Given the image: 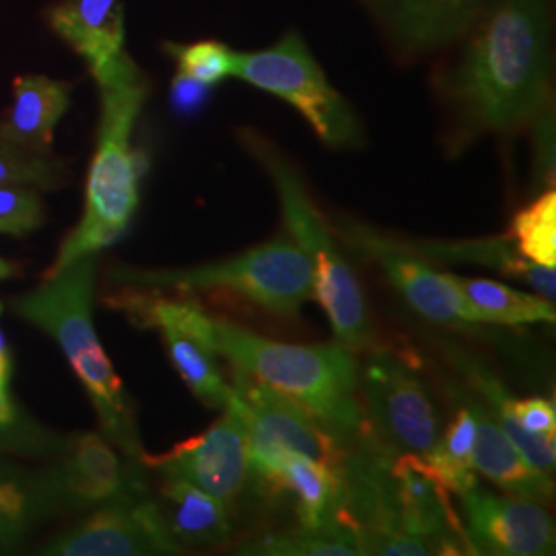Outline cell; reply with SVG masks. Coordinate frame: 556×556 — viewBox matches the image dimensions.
<instances>
[{
  "label": "cell",
  "instance_id": "6da1fadb",
  "mask_svg": "<svg viewBox=\"0 0 556 556\" xmlns=\"http://www.w3.org/2000/svg\"><path fill=\"white\" fill-rule=\"evenodd\" d=\"M450 155L528 130L553 96V2L486 0L431 77Z\"/></svg>",
  "mask_w": 556,
  "mask_h": 556
},
{
  "label": "cell",
  "instance_id": "7a4b0ae2",
  "mask_svg": "<svg viewBox=\"0 0 556 556\" xmlns=\"http://www.w3.org/2000/svg\"><path fill=\"white\" fill-rule=\"evenodd\" d=\"M91 77L100 89V126L87 176L85 208L77 227L62 239L43 280L56 277L75 260L100 254L116 243L139 208L144 157L135 149L132 135L151 85L128 52Z\"/></svg>",
  "mask_w": 556,
  "mask_h": 556
},
{
  "label": "cell",
  "instance_id": "3957f363",
  "mask_svg": "<svg viewBox=\"0 0 556 556\" xmlns=\"http://www.w3.org/2000/svg\"><path fill=\"white\" fill-rule=\"evenodd\" d=\"M96 266L98 254L75 260L38 289L11 299L9 307L59 344L98 413L101 435L128 462L142 466L144 447L132 397L126 394L93 326Z\"/></svg>",
  "mask_w": 556,
  "mask_h": 556
},
{
  "label": "cell",
  "instance_id": "277c9868",
  "mask_svg": "<svg viewBox=\"0 0 556 556\" xmlns=\"http://www.w3.org/2000/svg\"><path fill=\"white\" fill-rule=\"evenodd\" d=\"M215 344L236 374L295 400L344 447L365 433L357 357L344 344H287L225 319H215Z\"/></svg>",
  "mask_w": 556,
  "mask_h": 556
},
{
  "label": "cell",
  "instance_id": "5b68a950",
  "mask_svg": "<svg viewBox=\"0 0 556 556\" xmlns=\"http://www.w3.org/2000/svg\"><path fill=\"white\" fill-rule=\"evenodd\" d=\"M238 140L243 151L275 184L289 238L312 262L314 298L318 299L330 319L334 340L355 353L369 349L374 340V324L369 318L367 299L355 270L338 250L328 220L309 197L298 165L280 151L277 142L254 128H239Z\"/></svg>",
  "mask_w": 556,
  "mask_h": 556
},
{
  "label": "cell",
  "instance_id": "8992f818",
  "mask_svg": "<svg viewBox=\"0 0 556 556\" xmlns=\"http://www.w3.org/2000/svg\"><path fill=\"white\" fill-rule=\"evenodd\" d=\"M110 285L157 293H229L280 319H295L314 299L312 262L289 236L254 245L243 254L188 268L112 266Z\"/></svg>",
  "mask_w": 556,
  "mask_h": 556
},
{
  "label": "cell",
  "instance_id": "52a82bcc",
  "mask_svg": "<svg viewBox=\"0 0 556 556\" xmlns=\"http://www.w3.org/2000/svg\"><path fill=\"white\" fill-rule=\"evenodd\" d=\"M233 77L295 108L326 147H365L355 108L328 80L298 31L282 34L268 48L238 52Z\"/></svg>",
  "mask_w": 556,
  "mask_h": 556
},
{
  "label": "cell",
  "instance_id": "ba28073f",
  "mask_svg": "<svg viewBox=\"0 0 556 556\" xmlns=\"http://www.w3.org/2000/svg\"><path fill=\"white\" fill-rule=\"evenodd\" d=\"M167 298L157 291L119 289L110 299L130 321L140 328H157L167 346V355L179 378L204 406L223 410L236 388L223 376L219 351L215 344V318L208 316L199 301L176 293Z\"/></svg>",
  "mask_w": 556,
  "mask_h": 556
},
{
  "label": "cell",
  "instance_id": "9c48e42d",
  "mask_svg": "<svg viewBox=\"0 0 556 556\" xmlns=\"http://www.w3.org/2000/svg\"><path fill=\"white\" fill-rule=\"evenodd\" d=\"M236 374V371H233ZM238 392L248 417L250 478L254 484L268 477L285 454H303L342 468L346 450L318 418L312 417L295 400L256 379L236 374Z\"/></svg>",
  "mask_w": 556,
  "mask_h": 556
},
{
  "label": "cell",
  "instance_id": "30bf717a",
  "mask_svg": "<svg viewBox=\"0 0 556 556\" xmlns=\"http://www.w3.org/2000/svg\"><path fill=\"white\" fill-rule=\"evenodd\" d=\"M374 429L390 454L425 456L439 439L438 408L417 371L390 351H374L358 367Z\"/></svg>",
  "mask_w": 556,
  "mask_h": 556
},
{
  "label": "cell",
  "instance_id": "8fae6325",
  "mask_svg": "<svg viewBox=\"0 0 556 556\" xmlns=\"http://www.w3.org/2000/svg\"><path fill=\"white\" fill-rule=\"evenodd\" d=\"M340 236L363 258L371 260L422 318L441 326H489L447 273L402 248L394 236L353 219L340 223Z\"/></svg>",
  "mask_w": 556,
  "mask_h": 556
},
{
  "label": "cell",
  "instance_id": "7c38bea8",
  "mask_svg": "<svg viewBox=\"0 0 556 556\" xmlns=\"http://www.w3.org/2000/svg\"><path fill=\"white\" fill-rule=\"evenodd\" d=\"M220 413L199 438L186 439L160 456L144 452L142 466L161 478L192 482L231 505L250 482L248 417L238 392Z\"/></svg>",
  "mask_w": 556,
  "mask_h": 556
},
{
  "label": "cell",
  "instance_id": "4fadbf2b",
  "mask_svg": "<svg viewBox=\"0 0 556 556\" xmlns=\"http://www.w3.org/2000/svg\"><path fill=\"white\" fill-rule=\"evenodd\" d=\"M36 555L160 556L181 555L149 493L116 498L48 540Z\"/></svg>",
  "mask_w": 556,
  "mask_h": 556
},
{
  "label": "cell",
  "instance_id": "5bb4252c",
  "mask_svg": "<svg viewBox=\"0 0 556 556\" xmlns=\"http://www.w3.org/2000/svg\"><path fill=\"white\" fill-rule=\"evenodd\" d=\"M457 498L470 555H555V523L542 503L495 495L478 484Z\"/></svg>",
  "mask_w": 556,
  "mask_h": 556
},
{
  "label": "cell",
  "instance_id": "9a60e30c",
  "mask_svg": "<svg viewBox=\"0 0 556 556\" xmlns=\"http://www.w3.org/2000/svg\"><path fill=\"white\" fill-rule=\"evenodd\" d=\"M402 64L438 56L477 20L486 0H361Z\"/></svg>",
  "mask_w": 556,
  "mask_h": 556
},
{
  "label": "cell",
  "instance_id": "2e32d148",
  "mask_svg": "<svg viewBox=\"0 0 556 556\" xmlns=\"http://www.w3.org/2000/svg\"><path fill=\"white\" fill-rule=\"evenodd\" d=\"M54 464L73 514L147 491L144 466L119 456L101 433L71 435Z\"/></svg>",
  "mask_w": 556,
  "mask_h": 556
},
{
  "label": "cell",
  "instance_id": "e0dca14e",
  "mask_svg": "<svg viewBox=\"0 0 556 556\" xmlns=\"http://www.w3.org/2000/svg\"><path fill=\"white\" fill-rule=\"evenodd\" d=\"M73 514L56 464L27 468L0 456V555L15 553L40 526Z\"/></svg>",
  "mask_w": 556,
  "mask_h": 556
},
{
  "label": "cell",
  "instance_id": "ac0fdd59",
  "mask_svg": "<svg viewBox=\"0 0 556 556\" xmlns=\"http://www.w3.org/2000/svg\"><path fill=\"white\" fill-rule=\"evenodd\" d=\"M457 365L470 383L484 397L486 408L495 417L505 435L534 466L555 472L556 406L548 397L511 396L484 365L468 357H459Z\"/></svg>",
  "mask_w": 556,
  "mask_h": 556
},
{
  "label": "cell",
  "instance_id": "d6986e66",
  "mask_svg": "<svg viewBox=\"0 0 556 556\" xmlns=\"http://www.w3.org/2000/svg\"><path fill=\"white\" fill-rule=\"evenodd\" d=\"M268 497H285L301 528H319L340 519L344 509L342 468L303 454H285L275 470L256 482Z\"/></svg>",
  "mask_w": 556,
  "mask_h": 556
},
{
  "label": "cell",
  "instance_id": "ffe728a7",
  "mask_svg": "<svg viewBox=\"0 0 556 556\" xmlns=\"http://www.w3.org/2000/svg\"><path fill=\"white\" fill-rule=\"evenodd\" d=\"M397 243L433 266L450 264H472L497 270L503 277L514 278L528 287H532L538 295L548 301L556 298L555 268L538 266L532 260L523 258L514 243V239L505 236L478 239H410L400 238Z\"/></svg>",
  "mask_w": 556,
  "mask_h": 556
},
{
  "label": "cell",
  "instance_id": "44dd1931",
  "mask_svg": "<svg viewBox=\"0 0 556 556\" xmlns=\"http://www.w3.org/2000/svg\"><path fill=\"white\" fill-rule=\"evenodd\" d=\"M477 420V439L472 464L477 475L493 482L503 493L514 497L530 498L536 503H551L555 497L553 472L540 470L523 456L514 441L505 435L486 404L478 400L466 402Z\"/></svg>",
  "mask_w": 556,
  "mask_h": 556
},
{
  "label": "cell",
  "instance_id": "7402d4cb",
  "mask_svg": "<svg viewBox=\"0 0 556 556\" xmlns=\"http://www.w3.org/2000/svg\"><path fill=\"white\" fill-rule=\"evenodd\" d=\"M48 25L66 41L89 73H96L126 52L122 0H59L46 13Z\"/></svg>",
  "mask_w": 556,
  "mask_h": 556
},
{
  "label": "cell",
  "instance_id": "603a6c76",
  "mask_svg": "<svg viewBox=\"0 0 556 556\" xmlns=\"http://www.w3.org/2000/svg\"><path fill=\"white\" fill-rule=\"evenodd\" d=\"M71 105V85L43 75L13 83V105L0 118V139L25 151L50 155L54 130Z\"/></svg>",
  "mask_w": 556,
  "mask_h": 556
},
{
  "label": "cell",
  "instance_id": "cb8c5ba5",
  "mask_svg": "<svg viewBox=\"0 0 556 556\" xmlns=\"http://www.w3.org/2000/svg\"><path fill=\"white\" fill-rule=\"evenodd\" d=\"M155 501L165 528L181 553L220 546L231 536V505L192 482L161 478L160 497Z\"/></svg>",
  "mask_w": 556,
  "mask_h": 556
},
{
  "label": "cell",
  "instance_id": "d4e9b609",
  "mask_svg": "<svg viewBox=\"0 0 556 556\" xmlns=\"http://www.w3.org/2000/svg\"><path fill=\"white\" fill-rule=\"evenodd\" d=\"M447 275L466 301L484 316L489 326L555 324V301L526 293L497 280Z\"/></svg>",
  "mask_w": 556,
  "mask_h": 556
},
{
  "label": "cell",
  "instance_id": "484cf974",
  "mask_svg": "<svg viewBox=\"0 0 556 556\" xmlns=\"http://www.w3.org/2000/svg\"><path fill=\"white\" fill-rule=\"evenodd\" d=\"M477 439V420L468 404L457 410L443 438L425 454L422 462L431 475L450 491V495L459 497L470 486L477 484V470L472 464Z\"/></svg>",
  "mask_w": 556,
  "mask_h": 556
},
{
  "label": "cell",
  "instance_id": "4316f807",
  "mask_svg": "<svg viewBox=\"0 0 556 556\" xmlns=\"http://www.w3.org/2000/svg\"><path fill=\"white\" fill-rule=\"evenodd\" d=\"M238 555L250 556H361L353 528L338 519L319 528H301L289 534H268L239 544Z\"/></svg>",
  "mask_w": 556,
  "mask_h": 556
},
{
  "label": "cell",
  "instance_id": "83f0119b",
  "mask_svg": "<svg viewBox=\"0 0 556 556\" xmlns=\"http://www.w3.org/2000/svg\"><path fill=\"white\" fill-rule=\"evenodd\" d=\"M71 435L48 429L27 415L20 402L9 394V386H0V452L21 457H56L66 450Z\"/></svg>",
  "mask_w": 556,
  "mask_h": 556
},
{
  "label": "cell",
  "instance_id": "f1b7e54d",
  "mask_svg": "<svg viewBox=\"0 0 556 556\" xmlns=\"http://www.w3.org/2000/svg\"><path fill=\"white\" fill-rule=\"evenodd\" d=\"M507 236L519 254L538 266L556 268V192L542 190L511 219Z\"/></svg>",
  "mask_w": 556,
  "mask_h": 556
},
{
  "label": "cell",
  "instance_id": "f546056e",
  "mask_svg": "<svg viewBox=\"0 0 556 556\" xmlns=\"http://www.w3.org/2000/svg\"><path fill=\"white\" fill-rule=\"evenodd\" d=\"M64 184H68L66 161L52 155H38L0 139V186L59 190Z\"/></svg>",
  "mask_w": 556,
  "mask_h": 556
},
{
  "label": "cell",
  "instance_id": "4dcf8cb0",
  "mask_svg": "<svg viewBox=\"0 0 556 556\" xmlns=\"http://www.w3.org/2000/svg\"><path fill=\"white\" fill-rule=\"evenodd\" d=\"M165 52L176 60L178 73L199 80L206 87H217L223 80L233 79L238 50L217 40L174 43L167 41Z\"/></svg>",
  "mask_w": 556,
  "mask_h": 556
},
{
  "label": "cell",
  "instance_id": "1f68e13d",
  "mask_svg": "<svg viewBox=\"0 0 556 556\" xmlns=\"http://www.w3.org/2000/svg\"><path fill=\"white\" fill-rule=\"evenodd\" d=\"M46 206L40 192L29 186H0V236L25 238L40 229Z\"/></svg>",
  "mask_w": 556,
  "mask_h": 556
},
{
  "label": "cell",
  "instance_id": "d6a6232c",
  "mask_svg": "<svg viewBox=\"0 0 556 556\" xmlns=\"http://www.w3.org/2000/svg\"><path fill=\"white\" fill-rule=\"evenodd\" d=\"M528 130L534 149V181L548 190L555 184V100L540 110Z\"/></svg>",
  "mask_w": 556,
  "mask_h": 556
},
{
  "label": "cell",
  "instance_id": "836d02e7",
  "mask_svg": "<svg viewBox=\"0 0 556 556\" xmlns=\"http://www.w3.org/2000/svg\"><path fill=\"white\" fill-rule=\"evenodd\" d=\"M208 91H211V87L178 73L172 83V105L178 114H184V116L194 114L204 105V101L208 98Z\"/></svg>",
  "mask_w": 556,
  "mask_h": 556
},
{
  "label": "cell",
  "instance_id": "e575fe53",
  "mask_svg": "<svg viewBox=\"0 0 556 556\" xmlns=\"http://www.w3.org/2000/svg\"><path fill=\"white\" fill-rule=\"evenodd\" d=\"M0 316H2V301H0ZM11 374H13V358H11V351H9L7 340L0 330V386H9Z\"/></svg>",
  "mask_w": 556,
  "mask_h": 556
},
{
  "label": "cell",
  "instance_id": "d590c367",
  "mask_svg": "<svg viewBox=\"0 0 556 556\" xmlns=\"http://www.w3.org/2000/svg\"><path fill=\"white\" fill-rule=\"evenodd\" d=\"M20 275V268L9 262V260L0 258V280H7V278L17 277Z\"/></svg>",
  "mask_w": 556,
  "mask_h": 556
}]
</instances>
